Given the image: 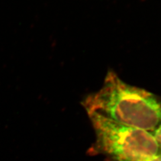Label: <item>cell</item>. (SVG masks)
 <instances>
[{
	"instance_id": "3957f363",
	"label": "cell",
	"mask_w": 161,
	"mask_h": 161,
	"mask_svg": "<svg viewBox=\"0 0 161 161\" xmlns=\"http://www.w3.org/2000/svg\"><path fill=\"white\" fill-rule=\"evenodd\" d=\"M151 134L153 136L156 142H157L158 147L161 151V124L159 125H158L157 128L154 131H153Z\"/></svg>"
},
{
	"instance_id": "277c9868",
	"label": "cell",
	"mask_w": 161,
	"mask_h": 161,
	"mask_svg": "<svg viewBox=\"0 0 161 161\" xmlns=\"http://www.w3.org/2000/svg\"><path fill=\"white\" fill-rule=\"evenodd\" d=\"M143 161H161V153L146 158Z\"/></svg>"
},
{
	"instance_id": "6da1fadb",
	"label": "cell",
	"mask_w": 161,
	"mask_h": 161,
	"mask_svg": "<svg viewBox=\"0 0 161 161\" xmlns=\"http://www.w3.org/2000/svg\"><path fill=\"white\" fill-rule=\"evenodd\" d=\"M95 112L119 124L152 132L161 124V102L148 91L124 82L110 70L102 87L85 101Z\"/></svg>"
},
{
	"instance_id": "7a4b0ae2",
	"label": "cell",
	"mask_w": 161,
	"mask_h": 161,
	"mask_svg": "<svg viewBox=\"0 0 161 161\" xmlns=\"http://www.w3.org/2000/svg\"><path fill=\"white\" fill-rule=\"evenodd\" d=\"M93 126L98 152L116 161H143L161 153L150 132L109 119L97 113H88Z\"/></svg>"
}]
</instances>
